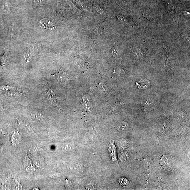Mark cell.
I'll use <instances>...</instances> for the list:
<instances>
[{
    "label": "cell",
    "instance_id": "cell-11",
    "mask_svg": "<svg viewBox=\"0 0 190 190\" xmlns=\"http://www.w3.org/2000/svg\"><path fill=\"white\" fill-rule=\"evenodd\" d=\"M7 93V95L11 97H19L22 95V94L20 93V92L18 91H12L10 92H8Z\"/></svg>",
    "mask_w": 190,
    "mask_h": 190
},
{
    "label": "cell",
    "instance_id": "cell-4",
    "mask_svg": "<svg viewBox=\"0 0 190 190\" xmlns=\"http://www.w3.org/2000/svg\"><path fill=\"white\" fill-rule=\"evenodd\" d=\"M40 25L41 27L45 29H50L54 26V24L47 19H43L41 20Z\"/></svg>",
    "mask_w": 190,
    "mask_h": 190
},
{
    "label": "cell",
    "instance_id": "cell-3",
    "mask_svg": "<svg viewBox=\"0 0 190 190\" xmlns=\"http://www.w3.org/2000/svg\"><path fill=\"white\" fill-rule=\"evenodd\" d=\"M45 91H46L47 97L48 99L53 104L55 105L56 104L55 97L54 92L51 89L48 87L45 88Z\"/></svg>",
    "mask_w": 190,
    "mask_h": 190
},
{
    "label": "cell",
    "instance_id": "cell-2",
    "mask_svg": "<svg viewBox=\"0 0 190 190\" xmlns=\"http://www.w3.org/2000/svg\"><path fill=\"white\" fill-rule=\"evenodd\" d=\"M160 165L164 169L170 168L172 166L170 159L166 156H163L160 160Z\"/></svg>",
    "mask_w": 190,
    "mask_h": 190
},
{
    "label": "cell",
    "instance_id": "cell-9",
    "mask_svg": "<svg viewBox=\"0 0 190 190\" xmlns=\"http://www.w3.org/2000/svg\"><path fill=\"white\" fill-rule=\"evenodd\" d=\"M1 89L3 90L10 91H18V89H17L16 87L10 86H1Z\"/></svg>",
    "mask_w": 190,
    "mask_h": 190
},
{
    "label": "cell",
    "instance_id": "cell-5",
    "mask_svg": "<svg viewBox=\"0 0 190 190\" xmlns=\"http://www.w3.org/2000/svg\"><path fill=\"white\" fill-rule=\"evenodd\" d=\"M20 137L18 132L17 131H14L12 133L11 141L12 143L15 145L18 144L20 140Z\"/></svg>",
    "mask_w": 190,
    "mask_h": 190
},
{
    "label": "cell",
    "instance_id": "cell-12",
    "mask_svg": "<svg viewBox=\"0 0 190 190\" xmlns=\"http://www.w3.org/2000/svg\"><path fill=\"white\" fill-rule=\"evenodd\" d=\"M34 1L36 3L41 4L44 1V0H34Z\"/></svg>",
    "mask_w": 190,
    "mask_h": 190
},
{
    "label": "cell",
    "instance_id": "cell-10",
    "mask_svg": "<svg viewBox=\"0 0 190 190\" xmlns=\"http://www.w3.org/2000/svg\"><path fill=\"white\" fill-rule=\"evenodd\" d=\"M23 59H24L25 62L26 63H29L32 59V55L30 53H26L24 55Z\"/></svg>",
    "mask_w": 190,
    "mask_h": 190
},
{
    "label": "cell",
    "instance_id": "cell-13",
    "mask_svg": "<svg viewBox=\"0 0 190 190\" xmlns=\"http://www.w3.org/2000/svg\"><path fill=\"white\" fill-rule=\"evenodd\" d=\"M1 110H2V108L1 106H0V111Z\"/></svg>",
    "mask_w": 190,
    "mask_h": 190
},
{
    "label": "cell",
    "instance_id": "cell-8",
    "mask_svg": "<svg viewBox=\"0 0 190 190\" xmlns=\"http://www.w3.org/2000/svg\"><path fill=\"white\" fill-rule=\"evenodd\" d=\"M118 182L120 186L124 187L128 186L130 183L129 181L125 177L119 179Z\"/></svg>",
    "mask_w": 190,
    "mask_h": 190
},
{
    "label": "cell",
    "instance_id": "cell-7",
    "mask_svg": "<svg viewBox=\"0 0 190 190\" xmlns=\"http://www.w3.org/2000/svg\"><path fill=\"white\" fill-rule=\"evenodd\" d=\"M58 79L59 82L62 84H65L67 81V78L66 75L63 72H59L57 74Z\"/></svg>",
    "mask_w": 190,
    "mask_h": 190
},
{
    "label": "cell",
    "instance_id": "cell-1",
    "mask_svg": "<svg viewBox=\"0 0 190 190\" xmlns=\"http://www.w3.org/2000/svg\"><path fill=\"white\" fill-rule=\"evenodd\" d=\"M108 150L110 157L113 162L116 165L119 166L118 162L117 159V149L114 141L110 143Z\"/></svg>",
    "mask_w": 190,
    "mask_h": 190
},
{
    "label": "cell",
    "instance_id": "cell-6",
    "mask_svg": "<svg viewBox=\"0 0 190 190\" xmlns=\"http://www.w3.org/2000/svg\"><path fill=\"white\" fill-rule=\"evenodd\" d=\"M32 117L36 120L41 121L45 120V116L40 112H34L31 113Z\"/></svg>",
    "mask_w": 190,
    "mask_h": 190
}]
</instances>
